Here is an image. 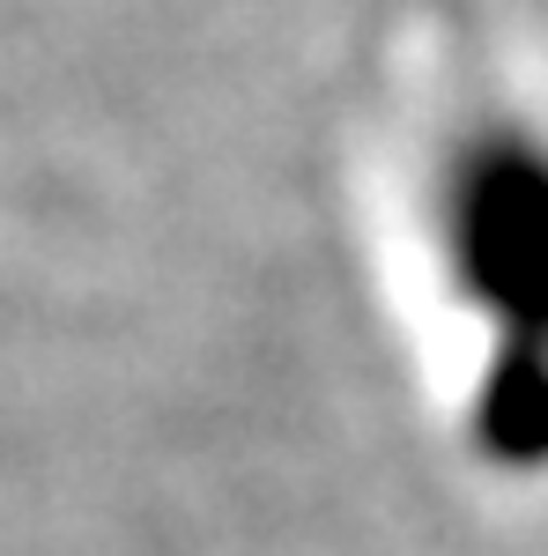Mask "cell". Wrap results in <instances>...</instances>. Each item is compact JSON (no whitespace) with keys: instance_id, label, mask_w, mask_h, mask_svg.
Returning <instances> with one entry per match:
<instances>
[{"instance_id":"6da1fadb","label":"cell","mask_w":548,"mask_h":556,"mask_svg":"<svg viewBox=\"0 0 548 556\" xmlns=\"http://www.w3.org/2000/svg\"><path fill=\"white\" fill-rule=\"evenodd\" d=\"M445 290L489 342L474 438L505 468H548V141L474 127L430 186Z\"/></svg>"}]
</instances>
